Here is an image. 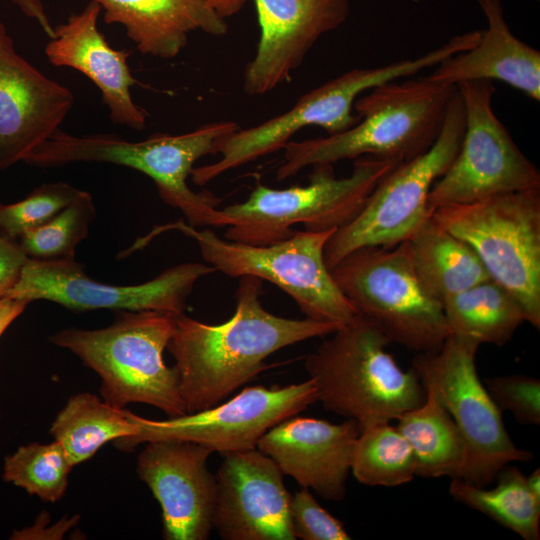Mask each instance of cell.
<instances>
[{
    "instance_id": "1",
    "label": "cell",
    "mask_w": 540,
    "mask_h": 540,
    "mask_svg": "<svg viewBox=\"0 0 540 540\" xmlns=\"http://www.w3.org/2000/svg\"><path fill=\"white\" fill-rule=\"evenodd\" d=\"M261 291V279L240 277L235 312L222 324L203 323L184 313L176 316L166 349L175 360L187 414L219 404L255 379L274 352L328 336L341 326L276 316L263 307Z\"/></svg>"
},
{
    "instance_id": "2",
    "label": "cell",
    "mask_w": 540,
    "mask_h": 540,
    "mask_svg": "<svg viewBox=\"0 0 540 540\" xmlns=\"http://www.w3.org/2000/svg\"><path fill=\"white\" fill-rule=\"evenodd\" d=\"M456 86L427 77L389 81L354 103L359 121L349 129L286 144L276 178L285 180L307 166L370 156L403 163L426 152L438 138Z\"/></svg>"
},
{
    "instance_id": "3",
    "label": "cell",
    "mask_w": 540,
    "mask_h": 540,
    "mask_svg": "<svg viewBox=\"0 0 540 540\" xmlns=\"http://www.w3.org/2000/svg\"><path fill=\"white\" fill-rule=\"evenodd\" d=\"M390 343L357 313L306 357L305 369L325 410L355 420L362 430L390 423L423 403L419 376L402 370L387 351Z\"/></svg>"
},
{
    "instance_id": "4",
    "label": "cell",
    "mask_w": 540,
    "mask_h": 540,
    "mask_svg": "<svg viewBox=\"0 0 540 540\" xmlns=\"http://www.w3.org/2000/svg\"><path fill=\"white\" fill-rule=\"evenodd\" d=\"M104 328H67L51 335L52 344L67 349L101 379L102 399L117 408L144 403L168 418L183 416L185 405L175 366L165 364L163 352L178 314L157 310L116 311Z\"/></svg>"
},
{
    "instance_id": "5",
    "label": "cell",
    "mask_w": 540,
    "mask_h": 540,
    "mask_svg": "<svg viewBox=\"0 0 540 540\" xmlns=\"http://www.w3.org/2000/svg\"><path fill=\"white\" fill-rule=\"evenodd\" d=\"M239 128L234 121L213 122L183 134H154L140 141L111 133L78 136L59 129L24 163L52 168L100 162L137 170L153 180L163 201L178 208L190 226H210L222 199L207 191H193L187 179L200 158L218 154L221 142Z\"/></svg>"
},
{
    "instance_id": "6",
    "label": "cell",
    "mask_w": 540,
    "mask_h": 540,
    "mask_svg": "<svg viewBox=\"0 0 540 540\" xmlns=\"http://www.w3.org/2000/svg\"><path fill=\"white\" fill-rule=\"evenodd\" d=\"M398 164L370 156L336 178L332 164L313 165L306 186L273 189L258 184L246 201L216 209L210 226H227L225 238L265 246L290 237L295 224L309 231L338 229L362 208L379 181Z\"/></svg>"
},
{
    "instance_id": "7",
    "label": "cell",
    "mask_w": 540,
    "mask_h": 540,
    "mask_svg": "<svg viewBox=\"0 0 540 540\" xmlns=\"http://www.w3.org/2000/svg\"><path fill=\"white\" fill-rule=\"evenodd\" d=\"M446 230L466 242L490 278L520 304L525 322L540 329V188L431 212Z\"/></svg>"
},
{
    "instance_id": "8",
    "label": "cell",
    "mask_w": 540,
    "mask_h": 540,
    "mask_svg": "<svg viewBox=\"0 0 540 540\" xmlns=\"http://www.w3.org/2000/svg\"><path fill=\"white\" fill-rule=\"evenodd\" d=\"M464 129V106L456 87L434 144L385 175L359 212L330 236L324 249L329 269L358 248H392L410 237L431 215L429 193L457 155Z\"/></svg>"
},
{
    "instance_id": "9",
    "label": "cell",
    "mask_w": 540,
    "mask_h": 540,
    "mask_svg": "<svg viewBox=\"0 0 540 540\" xmlns=\"http://www.w3.org/2000/svg\"><path fill=\"white\" fill-rule=\"evenodd\" d=\"M196 240L201 256L216 271L232 277L254 276L287 293L306 318L343 325L358 312L341 292L324 259L325 245L336 229L294 231L281 241L253 246L227 240L212 230L171 226Z\"/></svg>"
},
{
    "instance_id": "10",
    "label": "cell",
    "mask_w": 540,
    "mask_h": 540,
    "mask_svg": "<svg viewBox=\"0 0 540 540\" xmlns=\"http://www.w3.org/2000/svg\"><path fill=\"white\" fill-rule=\"evenodd\" d=\"M330 272L357 312L391 342L423 353L438 350L448 338L442 304L421 285L403 243L358 248Z\"/></svg>"
},
{
    "instance_id": "11",
    "label": "cell",
    "mask_w": 540,
    "mask_h": 540,
    "mask_svg": "<svg viewBox=\"0 0 540 540\" xmlns=\"http://www.w3.org/2000/svg\"><path fill=\"white\" fill-rule=\"evenodd\" d=\"M436 61L435 54L427 52L415 59L381 67L349 70L302 95L285 113L228 135L218 149L221 158L193 168L192 181L205 185L229 170L276 152L307 126H319L329 135L343 132L359 121L352 110L360 94L386 82L415 75L433 67Z\"/></svg>"
},
{
    "instance_id": "12",
    "label": "cell",
    "mask_w": 540,
    "mask_h": 540,
    "mask_svg": "<svg viewBox=\"0 0 540 540\" xmlns=\"http://www.w3.org/2000/svg\"><path fill=\"white\" fill-rule=\"evenodd\" d=\"M465 129L457 155L428 197L435 209L540 188V172L518 148L492 108L493 81L459 83Z\"/></svg>"
},
{
    "instance_id": "13",
    "label": "cell",
    "mask_w": 540,
    "mask_h": 540,
    "mask_svg": "<svg viewBox=\"0 0 540 540\" xmlns=\"http://www.w3.org/2000/svg\"><path fill=\"white\" fill-rule=\"evenodd\" d=\"M479 344L448 336L436 351L417 353L414 370L428 373L465 445V462L458 478L488 486L505 466L527 462L531 452L517 447L505 429L501 410L477 373Z\"/></svg>"
},
{
    "instance_id": "14",
    "label": "cell",
    "mask_w": 540,
    "mask_h": 540,
    "mask_svg": "<svg viewBox=\"0 0 540 540\" xmlns=\"http://www.w3.org/2000/svg\"><path fill=\"white\" fill-rule=\"evenodd\" d=\"M316 401V386L309 378L284 387H245L230 400L166 420L147 419L129 411L137 430L130 437L115 440L114 445L131 451L149 441L179 439L221 455L252 449L270 428L298 415Z\"/></svg>"
},
{
    "instance_id": "15",
    "label": "cell",
    "mask_w": 540,
    "mask_h": 540,
    "mask_svg": "<svg viewBox=\"0 0 540 540\" xmlns=\"http://www.w3.org/2000/svg\"><path fill=\"white\" fill-rule=\"evenodd\" d=\"M216 269L203 263H182L137 285H111L89 277L75 259L28 258L17 285L6 297L29 303L47 300L72 311L157 310L184 313L195 283Z\"/></svg>"
},
{
    "instance_id": "16",
    "label": "cell",
    "mask_w": 540,
    "mask_h": 540,
    "mask_svg": "<svg viewBox=\"0 0 540 540\" xmlns=\"http://www.w3.org/2000/svg\"><path fill=\"white\" fill-rule=\"evenodd\" d=\"M212 525L225 540H295L284 474L257 447L222 455Z\"/></svg>"
},
{
    "instance_id": "17",
    "label": "cell",
    "mask_w": 540,
    "mask_h": 540,
    "mask_svg": "<svg viewBox=\"0 0 540 540\" xmlns=\"http://www.w3.org/2000/svg\"><path fill=\"white\" fill-rule=\"evenodd\" d=\"M144 444L136 473L161 506L164 539L207 540L216 496V477L207 466L213 452L179 439Z\"/></svg>"
},
{
    "instance_id": "18",
    "label": "cell",
    "mask_w": 540,
    "mask_h": 540,
    "mask_svg": "<svg viewBox=\"0 0 540 540\" xmlns=\"http://www.w3.org/2000/svg\"><path fill=\"white\" fill-rule=\"evenodd\" d=\"M74 101L68 87L17 52L0 21V170L24 162L58 131Z\"/></svg>"
},
{
    "instance_id": "19",
    "label": "cell",
    "mask_w": 540,
    "mask_h": 540,
    "mask_svg": "<svg viewBox=\"0 0 540 540\" xmlns=\"http://www.w3.org/2000/svg\"><path fill=\"white\" fill-rule=\"evenodd\" d=\"M260 38L244 72L246 94H267L285 82L325 33L349 15L350 0H254Z\"/></svg>"
},
{
    "instance_id": "20",
    "label": "cell",
    "mask_w": 540,
    "mask_h": 540,
    "mask_svg": "<svg viewBox=\"0 0 540 540\" xmlns=\"http://www.w3.org/2000/svg\"><path fill=\"white\" fill-rule=\"evenodd\" d=\"M360 432L361 427L353 419L335 424L295 415L270 428L259 439L257 448L300 487L324 500L341 501Z\"/></svg>"
},
{
    "instance_id": "21",
    "label": "cell",
    "mask_w": 540,
    "mask_h": 540,
    "mask_svg": "<svg viewBox=\"0 0 540 540\" xmlns=\"http://www.w3.org/2000/svg\"><path fill=\"white\" fill-rule=\"evenodd\" d=\"M100 6L90 1L80 12L54 28L45 46L48 62L86 76L100 91L113 124L141 131L146 112L134 102L137 84L128 65L129 52L113 48L98 28Z\"/></svg>"
},
{
    "instance_id": "22",
    "label": "cell",
    "mask_w": 540,
    "mask_h": 540,
    "mask_svg": "<svg viewBox=\"0 0 540 540\" xmlns=\"http://www.w3.org/2000/svg\"><path fill=\"white\" fill-rule=\"evenodd\" d=\"M477 2L487 20L478 43L438 64L427 78L447 86L469 80H498L539 101L540 52L511 32L502 0Z\"/></svg>"
},
{
    "instance_id": "23",
    "label": "cell",
    "mask_w": 540,
    "mask_h": 540,
    "mask_svg": "<svg viewBox=\"0 0 540 540\" xmlns=\"http://www.w3.org/2000/svg\"><path fill=\"white\" fill-rule=\"evenodd\" d=\"M103 12L104 22L124 27L127 37L144 55L176 57L191 32L223 36L228 25L211 0H90Z\"/></svg>"
},
{
    "instance_id": "24",
    "label": "cell",
    "mask_w": 540,
    "mask_h": 540,
    "mask_svg": "<svg viewBox=\"0 0 540 540\" xmlns=\"http://www.w3.org/2000/svg\"><path fill=\"white\" fill-rule=\"evenodd\" d=\"M402 243L421 285L441 304L490 278L474 250L432 215Z\"/></svg>"
},
{
    "instance_id": "25",
    "label": "cell",
    "mask_w": 540,
    "mask_h": 540,
    "mask_svg": "<svg viewBox=\"0 0 540 540\" xmlns=\"http://www.w3.org/2000/svg\"><path fill=\"white\" fill-rule=\"evenodd\" d=\"M414 371L424 386L425 399L420 406L400 415L395 426L413 450L416 476L458 478L465 462L462 436L432 377L424 371Z\"/></svg>"
},
{
    "instance_id": "26",
    "label": "cell",
    "mask_w": 540,
    "mask_h": 540,
    "mask_svg": "<svg viewBox=\"0 0 540 540\" xmlns=\"http://www.w3.org/2000/svg\"><path fill=\"white\" fill-rule=\"evenodd\" d=\"M449 336L503 346L525 322L516 299L488 278L442 302Z\"/></svg>"
},
{
    "instance_id": "27",
    "label": "cell",
    "mask_w": 540,
    "mask_h": 540,
    "mask_svg": "<svg viewBox=\"0 0 540 540\" xmlns=\"http://www.w3.org/2000/svg\"><path fill=\"white\" fill-rule=\"evenodd\" d=\"M137 426L129 410L83 392L70 397L50 427V435L66 451L73 466L87 461L107 442L132 436Z\"/></svg>"
},
{
    "instance_id": "28",
    "label": "cell",
    "mask_w": 540,
    "mask_h": 540,
    "mask_svg": "<svg viewBox=\"0 0 540 540\" xmlns=\"http://www.w3.org/2000/svg\"><path fill=\"white\" fill-rule=\"evenodd\" d=\"M493 488L452 478L449 493L458 503L479 511L525 540L540 538V500L530 491L526 476L507 465L495 477Z\"/></svg>"
},
{
    "instance_id": "29",
    "label": "cell",
    "mask_w": 540,
    "mask_h": 540,
    "mask_svg": "<svg viewBox=\"0 0 540 540\" xmlns=\"http://www.w3.org/2000/svg\"><path fill=\"white\" fill-rule=\"evenodd\" d=\"M351 472L367 486L396 487L416 476L413 450L396 426L380 423L361 430L352 453Z\"/></svg>"
},
{
    "instance_id": "30",
    "label": "cell",
    "mask_w": 540,
    "mask_h": 540,
    "mask_svg": "<svg viewBox=\"0 0 540 540\" xmlns=\"http://www.w3.org/2000/svg\"><path fill=\"white\" fill-rule=\"evenodd\" d=\"M72 467L59 442H34L5 457L3 479L42 501L54 503L64 496Z\"/></svg>"
},
{
    "instance_id": "31",
    "label": "cell",
    "mask_w": 540,
    "mask_h": 540,
    "mask_svg": "<svg viewBox=\"0 0 540 540\" xmlns=\"http://www.w3.org/2000/svg\"><path fill=\"white\" fill-rule=\"evenodd\" d=\"M95 217L92 196L81 190L68 206L44 224L22 235L17 242L30 259H75V250L87 237Z\"/></svg>"
},
{
    "instance_id": "32",
    "label": "cell",
    "mask_w": 540,
    "mask_h": 540,
    "mask_svg": "<svg viewBox=\"0 0 540 540\" xmlns=\"http://www.w3.org/2000/svg\"><path fill=\"white\" fill-rule=\"evenodd\" d=\"M81 190L67 182L43 183L24 199L0 206V234L14 241L68 206Z\"/></svg>"
},
{
    "instance_id": "33",
    "label": "cell",
    "mask_w": 540,
    "mask_h": 540,
    "mask_svg": "<svg viewBox=\"0 0 540 540\" xmlns=\"http://www.w3.org/2000/svg\"><path fill=\"white\" fill-rule=\"evenodd\" d=\"M484 385L501 411L524 425L540 424V381L522 374L485 378Z\"/></svg>"
},
{
    "instance_id": "34",
    "label": "cell",
    "mask_w": 540,
    "mask_h": 540,
    "mask_svg": "<svg viewBox=\"0 0 540 540\" xmlns=\"http://www.w3.org/2000/svg\"><path fill=\"white\" fill-rule=\"evenodd\" d=\"M289 512L292 531L302 540H349L343 524L325 510L311 494L301 487L291 495Z\"/></svg>"
},
{
    "instance_id": "35",
    "label": "cell",
    "mask_w": 540,
    "mask_h": 540,
    "mask_svg": "<svg viewBox=\"0 0 540 540\" xmlns=\"http://www.w3.org/2000/svg\"><path fill=\"white\" fill-rule=\"evenodd\" d=\"M27 260L17 241L0 234V298L17 285Z\"/></svg>"
},
{
    "instance_id": "36",
    "label": "cell",
    "mask_w": 540,
    "mask_h": 540,
    "mask_svg": "<svg viewBox=\"0 0 540 540\" xmlns=\"http://www.w3.org/2000/svg\"><path fill=\"white\" fill-rule=\"evenodd\" d=\"M26 16L35 20L48 37L54 34V27L51 25L49 17L41 0H11Z\"/></svg>"
},
{
    "instance_id": "37",
    "label": "cell",
    "mask_w": 540,
    "mask_h": 540,
    "mask_svg": "<svg viewBox=\"0 0 540 540\" xmlns=\"http://www.w3.org/2000/svg\"><path fill=\"white\" fill-rule=\"evenodd\" d=\"M29 302L9 297L0 298V337L26 309Z\"/></svg>"
},
{
    "instance_id": "38",
    "label": "cell",
    "mask_w": 540,
    "mask_h": 540,
    "mask_svg": "<svg viewBox=\"0 0 540 540\" xmlns=\"http://www.w3.org/2000/svg\"><path fill=\"white\" fill-rule=\"evenodd\" d=\"M246 0H211L213 7L224 19L240 12Z\"/></svg>"
},
{
    "instance_id": "39",
    "label": "cell",
    "mask_w": 540,
    "mask_h": 540,
    "mask_svg": "<svg viewBox=\"0 0 540 540\" xmlns=\"http://www.w3.org/2000/svg\"><path fill=\"white\" fill-rule=\"evenodd\" d=\"M527 485L533 495L540 500V470L535 469L529 476H526Z\"/></svg>"
},
{
    "instance_id": "40",
    "label": "cell",
    "mask_w": 540,
    "mask_h": 540,
    "mask_svg": "<svg viewBox=\"0 0 540 540\" xmlns=\"http://www.w3.org/2000/svg\"><path fill=\"white\" fill-rule=\"evenodd\" d=\"M0 206H1V203H0Z\"/></svg>"
}]
</instances>
